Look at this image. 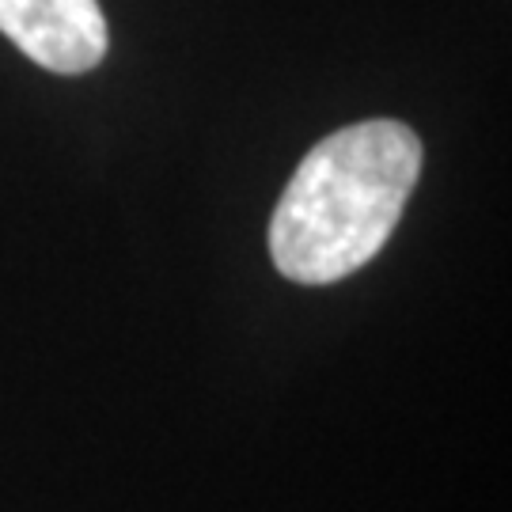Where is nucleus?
<instances>
[{
    "label": "nucleus",
    "mask_w": 512,
    "mask_h": 512,
    "mask_svg": "<svg viewBox=\"0 0 512 512\" xmlns=\"http://www.w3.org/2000/svg\"><path fill=\"white\" fill-rule=\"evenodd\" d=\"M418 175V133L395 118H368L323 137L270 217L274 266L300 285L357 274L384 251Z\"/></svg>",
    "instance_id": "obj_1"
},
{
    "label": "nucleus",
    "mask_w": 512,
    "mask_h": 512,
    "mask_svg": "<svg viewBox=\"0 0 512 512\" xmlns=\"http://www.w3.org/2000/svg\"><path fill=\"white\" fill-rule=\"evenodd\" d=\"M0 35L61 76L92 73L110 42L99 0H0Z\"/></svg>",
    "instance_id": "obj_2"
}]
</instances>
